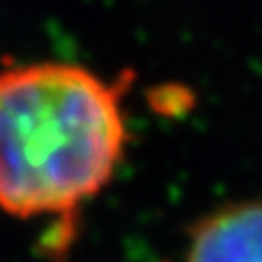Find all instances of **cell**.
<instances>
[{
	"instance_id": "cell-1",
	"label": "cell",
	"mask_w": 262,
	"mask_h": 262,
	"mask_svg": "<svg viewBox=\"0 0 262 262\" xmlns=\"http://www.w3.org/2000/svg\"><path fill=\"white\" fill-rule=\"evenodd\" d=\"M115 81L72 62L0 72V209L16 219H67L108 186L127 149Z\"/></svg>"
},
{
	"instance_id": "cell-2",
	"label": "cell",
	"mask_w": 262,
	"mask_h": 262,
	"mask_svg": "<svg viewBox=\"0 0 262 262\" xmlns=\"http://www.w3.org/2000/svg\"><path fill=\"white\" fill-rule=\"evenodd\" d=\"M186 262H262V203H237L200 219Z\"/></svg>"
}]
</instances>
